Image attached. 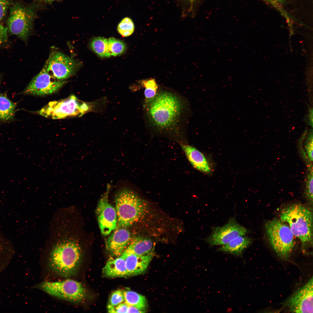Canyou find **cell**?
<instances>
[{"label": "cell", "mask_w": 313, "mask_h": 313, "mask_svg": "<svg viewBox=\"0 0 313 313\" xmlns=\"http://www.w3.org/2000/svg\"><path fill=\"white\" fill-rule=\"evenodd\" d=\"M104 276L108 277H123L128 276L125 263L121 255L108 260L102 269Z\"/></svg>", "instance_id": "obj_19"}, {"label": "cell", "mask_w": 313, "mask_h": 313, "mask_svg": "<svg viewBox=\"0 0 313 313\" xmlns=\"http://www.w3.org/2000/svg\"><path fill=\"white\" fill-rule=\"evenodd\" d=\"M117 226L126 228L143 219L148 212L147 202L132 191L120 190L115 197Z\"/></svg>", "instance_id": "obj_4"}, {"label": "cell", "mask_w": 313, "mask_h": 313, "mask_svg": "<svg viewBox=\"0 0 313 313\" xmlns=\"http://www.w3.org/2000/svg\"><path fill=\"white\" fill-rule=\"evenodd\" d=\"M127 272L128 276L140 274L144 272L148 267L153 254L141 256L132 254L123 253Z\"/></svg>", "instance_id": "obj_15"}, {"label": "cell", "mask_w": 313, "mask_h": 313, "mask_svg": "<svg viewBox=\"0 0 313 313\" xmlns=\"http://www.w3.org/2000/svg\"><path fill=\"white\" fill-rule=\"evenodd\" d=\"M66 81L54 78L48 72L44 66L21 94L39 96L50 94L59 90L65 83Z\"/></svg>", "instance_id": "obj_10"}, {"label": "cell", "mask_w": 313, "mask_h": 313, "mask_svg": "<svg viewBox=\"0 0 313 313\" xmlns=\"http://www.w3.org/2000/svg\"><path fill=\"white\" fill-rule=\"evenodd\" d=\"M252 241L251 238L245 235L239 236L218 248L217 251L241 257Z\"/></svg>", "instance_id": "obj_18"}, {"label": "cell", "mask_w": 313, "mask_h": 313, "mask_svg": "<svg viewBox=\"0 0 313 313\" xmlns=\"http://www.w3.org/2000/svg\"><path fill=\"white\" fill-rule=\"evenodd\" d=\"M108 47L110 56H116L123 53L126 50V46L122 41L113 37L108 39Z\"/></svg>", "instance_id": "obj_23"}, {"label": "cell", "mask_w": 313, "mask_h": 313, "mask_svg": "<svg viewBox=\"0 0 313 313\" xmlns=\"http://www.w3.org/2000/svg\"><path fill=\"white\" fill-rule=\"evenodd\" d=\"M273 0L274 1L277 2L281 3V2H283V1L284 0Z\"/></svg>", "instance_id": "obj_33"}, {"label": "cell", "mask_w": 313, "mask_h": 313, "mask_svg": "<svg viewBox=\"0 0 313 313\" xmlns=\"http://www.w3.org/2000/svg\"><path fill=\"white\" fill-rule=\"evenodd\" d=\"M131 240L130 231L126 228L119 227L114 230L108 238L106 248L112 255L119 256L127 248Z\"/></svg>", "instance_id": "obj_14"}, {"label": "cell", "mask_w": 313, "mask_h": 313, "mask_svg": "<svg viewBox=\"0 0 313 313\" xmlns=\"http://www.w3.org/2000/svg\"><path fill=\"white\" fill-rule=\"evenodd\" d=\"M188 160L196 169L205 173L211 172L209 164L203 154L194 147L186 143H179Z\"/></svg>", "instance_id": "obj_16"}, {"label": "cell", "mask_w": 313, "mask_h": 313, "mask_svg": "<svg viewBox=\"0 0 313 313\" xmlns=\"http://www.w3.org/2000/svg\"><path fill=\"white\" fill-rule=\"evenodd\" d=\"M35 1L40 3L50 4L54 1H59L61 0H34Z\"/></svg>", "instance_id": "obj_32"}, {"label": "cell", "mask_w": 313, "mask_h": 313, "mask_svg": "<svg viewBox=\"0 0 313 313\" xmlns=\"http://www.w3.org/2000/svg\"><path fill=\"white\" fill-rule=\"evenodd\" d=\"M83 255L78 243L72 240H64L52 248L47 260L50 271L58 276L69 278L76 275L81 267Z\"/></svg>", "instance_id": "obj_2"}, {"label": "cell", "mask_w": 313, "mask_h": 313, "mask_svg": "<svg viewBox=\"0 0 313 313\" xmlns=\"http://www.w3.org/2000/svg\"><path fill=\"white\" fill-rule=\"evenodd\" d=\"M90 46L91 49L98 56L102 58H109L108 39L103 37L93 38L91 41Z\"/></svg>", "instance_id": "obj_22"}, {"label": "cell", "mask_w": 313, "mask_h": 313, "mask_svg": "<svg viewBox=\"0 0 313 313\" xmlns=\"http://www.w3.org/2000/svg\"><path fill=\"white\" fill-rule=\"evenodd\" d=\"M154 247L153 241L149 238L137 237L131 240L123 253L141 256L153 254Z\"/></svg>", "instance_id": "obj_17"}, {"label": "cell", "mask_w": 313, "mask_h": 313, "mask_svg": "<svg viewBox=\"0 0 313 313\" xmlns=\"http://www.w3.org/2000/svg\"><path fill=\"white\" fill-rule=\"evenodd\" d=\"M280 217L300 240L303 251L312 246L313 212L310 207L300 204L290 205L281 209Z\"/></svg>", "instance_id": "obj_3"}, {"label": "cell", "mask_w": 313, "mask_h": 313, "mask_svg": "<svg viewBox=\"0 0 313 313\" xmlns=\"http://www.w3.org/2000/svg\"><path fill=\"white\" fill-rule=\"evenodd\" d=\"M128 306L124 302L115 306L108 305L107 310L109 313H127Z\"/></svg>", "instance_id": "obj_28"}, {"label": "cell", "mask_w": 313, "mask_h": 313, "mask_svg": "<svg viewBox=\"0 0 313 313\" xmlns=\"http://www.w3.org/2000/svg\"><path fill=\"white\" fill-rule=\"evenodd\" d=\"M146 310L139 308L136 307L128 306L127 313H144L146 312Z\"/></svg>", "instance_id": "obj_31"}, {"label": "cell", "mask_w": 313, "mask_h": 313, "mask_svg": "<svg viewBox=\"0 0 313 313\" xmlns=\"http://www.w3.org/2000/svg\"><path fill=\"white\" fill-rule=\"evenodd\" d=\"M123 292L124 303L128 306H134L146 310L148 304L144 296L130 290H124Z\"/></svg>", "instance_id": "obj_21"}, {"label": "cell", "mask_w": 313, "mask_h": 313, "mask_svg": "<svg viewBox=\"0 0 313 313\" xmlns=\"http://www.w3.org/2000/svg\"><path fill=\"white\" fill-rule=\"evenodd\" d=\"M80 65L74 59L57 51H52L44 66L54 78L65 80L76 74Z\"/></svg>", "instance_id": "obj_9"}, {"label": "cell", "mask_w": 313, "mask_h": 313, "mask_svg": "<svg viewBox=\"0 0 313 313\" xmlns=\"http://www.w3.org/2000/svg\"><path fill=\"white\" fill-rule=\"evenodd\" d=\"M2 76L0 74V84L1 83V80H2Z\"/></svg>", "instance_id": "obj_34"}, {"label": "cell", "mask_w": 313, "mask_h": 313, "mask_svg": "<svg viewBox=\"0 0 313 313\" xmlns=\"http://www.w3.org/2000/svg\"><path fill=\"white\" fill-rule=\"evenodd\" d=\"M248 232L234 217L223 226L213 228L211 234L204 240L210 246L223 245L239 236L245 235Z\"/></svg>", "instance_id": "obj_11"}, {"label": "cell", "mask_w": 313, "mask_h": 313, "mask_svg": "<svg viewBox=\"0 0 313 313\" xmlns=\"http://www.w3.org/2000/svg\"><path fill=\"white\" fill-rule=\"evenodd\" d=\"M265 230L274 250L282 259H287L295 244L294 236L288 225L280 219L275 218L266 223Z\"/></svg>", "instance_id": "obj_6"}, {"label": "cell", "mask_w": 313, "mask_h": 313, "mask_svg": "<svg viewBox=\"0 0 313 313\" xmlns=\"http://www.w3.org/2000/svg\"><path fill=\"white\" fill-rule=\"evenodd\" d=\"M308 172L305 181V194L309 202H313V168L312 166L308 167Z\"/></svg>", "instance_id": "obj_26"}, {"label": "cell", "mask_w": 313, "mask_h": 313, "mask_svg": "<svg viewBox=\"0 0 313 313\" xmlns=\"http://www.w3.org/2000/svg\"><path fill=\"white\" fill-rule=\"evenodd\" d=\"M96 213L99 227L103 235H108L116 229L117 226L116 210L108 202L107 196L99 200Z\"/></svg>", "instance_id": "obj_13"}, {"label": "cell", "mask_w": 313, "mask_h": 313, "mask_svg": "<svg viewBox=\"0 0 313 313\" xmlns=\"http://www.w3.org/2000/svg\"><path fill=\"white\" fill-rule=\"evenodd\" d=\"M141 83L145 88L144 95L145 104L155 97L158 91V87L154 79L143 80Z\"/></svg>", "instance_id": "obj_24"}, {"label": "cell", "mask_w": 313, "mask_h": 313, "mask_svg": "<svg viewBox=\"0 0 313 313\" xmlns=\"http://www.w3.org/2000/svg\"><path fill=\"white\" fill-rule=\"evenodd\" d=\"M10 4L9 0H0V22L4 19Z\"/></svg>", "instance_id": "obj_29"}, {"label": "cell", "mask_w": 313, "mask_h": 313, "mask_svg": "<svg viewBox=\"0 0 313 313\" xmlns=\"http://www.w3.org/2000/svg\"><path fill=\"white\" fill-rule=\"evenodd\" d=\"M7 28L4 27L0 23V46L7 41Z\"/></svg>", "instance_id": "obj_30"}, {"label": "cell", "mask_w": 313, "mask_h": 313, "mask_svg": "<svg viewBox=\"0 0 313 313\" xmlns=\"http://www.w3.org/2000/svg\"><path fill=\"white\" fill-rule=\"evenodd\" d=\"M37 7L35 5L26 6L18 3L11 7L7 21L9 32L26 42L32 32Z\"/></svg>", "instance_id": "obj_5"}, {"label": "cell", "mask_w": 313, "mask_h": 313, "mask_svg": "<svg viewBox=\"0 0 313 313\" xmlns=\"http://www.w3.org/2000/svg\"><path fill=\"white\" fill-rule=\"evenodd\" d=\"M185 0L188 1H190V2H193V1H195L196 0Z\"/></svg>", "instance_id": "obj_35"}, {"label": "cell", "mask_w": 313, "mask_h": 313, "mask_svg": "<svg viewBox=\"0 0 313 313\" xmlns=\"http://www.w3.org/2000/svg\"><path fill=\"white\" fill-rule=\"evenodd\" d=\"M16 104L5 94H0V121H7L14 119Z\"/></svg>", "instance_id": "obj_20"}, {"label": "cell", "mask_w": 313, "mask_h": 313, "mask_svg": "<svg viewBox=\"0 0 313 313\" xmlns=\"http://www.w3.org/2000/svg\"><path fill=\"white\" fill-rule=\"evenodd\" d=\"M134 26L132 20L129 17L123 18L119 23L117 27L118 32L123 37H127L133 32Z\"/></svg>", "instance_id": "obj_25"}, {"label": "cell", "mask_w": 313, "mask_h": 313, "mask_svg": "<svg viewBox=\"0 0 313 313\" xmlns=\"http://www.w3.org/2000/svg\"><path fill=\"white\" fill-rule=\"evenodd\" d=\"M37 287L48 294L59 299L79 303L88 297L87 291L80 282L72 279L55 281H44Z\"/></svg>", "instance_id": "obj_7"}, {"label": "cell", "mask_w": 313, "mask_h": 313, "mask_svg": "<svg viewBox=\"0 0 313 313\" xmlns=\"http://www.w3.org/2000/svg\"><path fill=\"white\" fill-rule=\"evenodd\" d=\"M124 302V297L123 291L117 290L114 291L111 294L108 305L115 306Z\"/></svg>", "instance_id": "obj_27"}, {"label": "cell", "mask_w": 313, "mask_h": 313, "mask_svg": "<svg viewBox=\"0 0 313 313\" xmlns=\"http://www.w3.org/2000/svg\"><path fill=\"white\" fill-rule=\"evenodd\" d=\"M313 277L295 292L285 302L284 305L290 312H313Z\"/></svg>", "instance_id": "obj_12"}, {"label": "cell", "mask_w": 313, "mask_h": 313, "mask_svg": "<svg viewBox=\"0 0 313 313\" xmlns=\"http://www.w3.org/2000/svg\"><path fill=\"white\" fill-rule=\"evenodd\" d=\"M144 105L148 127L154 133L174 138L179 143H185L181 129L188 107L181 95L162 88Z\"/></svg>", "instance_id": "obj_1"}, {"label": "cell", "mask_w": 313, "mask_h": 313, "mask_svg": "<svg viewBox=\"0 0 313 313\" xmlns=\"http://www.w3.org/2000/svg\"><path fill=\"white\" fill-rule=\"evenodd\" d=\"M90 109V106L88 103L72 95L64 99L49 102L38 113L47 118L61 119L81 116Z\"/></svg>", "instance_id": "obj_8"}]
</instances>
